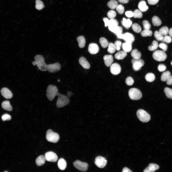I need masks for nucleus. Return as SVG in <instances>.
I'll use <instances>...</instances> for the list:
<instances>
[{"label": "nucleus", "mask_w": 172, "mask_h": 172, "mask_svg": "<svg viewBox=\"0 0 172 172\" xmlns=\"http://www.w3.org/2000/svg\"><path fill=\"white\" fill-rule=\"evenodd\" d=\"M116 12L113 10L109 11L107 13L108 17L110 19L114 18L116 16Z\"/></svg>", "instance_id": "obj_44"}, {"label": "nucleus", "mask_w": 172, "mask_h": 172, "mask_svg": "<svg viewBox=\"0 0 172 172\" xmlns=\"http://www.w3.org/2000/svg\"><path fill=\"white\" fill-rule=\"evenodd\" d=\"M159 0H147L148 4L150 5H154L156 4Z\"/></svg>", "instance_id": "obj_54"}, {"label": "nucleus", "mask_w": 172, "mask_h": 172, "mask_svg": "<svg viewBox=\"0 0 172 172\" xmlns=\"http://www.w3.org/2000/svg\"><path fill=\"white\" fill-rule=\"evenodd\" d=\"M73 164L76 168L80 171L85 172L88 169V165L87 163L79 160H77L74 161Z\"/></svg>", "instance_id": "obj_9"}, {"label": "nucleus", "mask_w": 172, "mask_h": 172, "mask_svg": "<svg viewBox=\"0 0 172 172\" xmlns=\"http://www.w3.org/2000/svg\"><path fill=\"white\" fill-rule=\"evenodd\" d=\"M35 8L38 10H40L44 7V5L43 2L40 0H37L35 1Z\"/></svg>", "instance_id": "obj_40"}, {"label": "nucleus", "mask_w": 172, "mask_h": 172, "mask_svg": "<svg viewBox=\"0 0 172 172\" xmlns=\"http://www.w3.org/2000/svg\"><path fill=\"white\" fill-rule=\"evenodd\" d=\"M116 8L117 11L119 14L122 15L124 13V6L122 5H118Z\"/></svg>", "instance_id": "obj_43"}, {"label": "nucleus", "mask_w": 172, "mask_h": 172, "mask_svg": "<svg viewBox=\"0 0 172 172\" xmlns=\"http://www.w3.org/2000/svg\"><path fill=\"white\" fill-rule=\"evenodd\" d=\"M122 28L121 26H118L117 28L114 33L117 36L122 33Z\"/></svg>", "instance_id": "obj_49"}, {"label": "nucleus", "mask_w": 172, "mask_h": 172, "mask_svg": "<svg viewBox=\"0 0 172 172\" xmlns=\"http://www.w3.org/2000/svg\"><path fill=\"white\" fill-rule=\"evenodd\" d=\"M103 20L104 22L105 27H106L108 26L109 23V20L108 18L104 17L103 18Z\"/></svg>", "instance_id": "obj_56"}, {"label": "nucleus", "mask_w": 172, "mask_h": 172, "mask_svg": "<svg viewBox=\"0 0 172 172\" xmlns=\"http://www.w3.org/2000/svg\"><path fill=\"white\" fill-rule=\"evenodd\" d=\"M132 28L134 32L137 33H140L141 31V27L137 23H134L132 25Z\"/></svg>", "instance_id": "obj_35"}, {"label": "nucleus", "mask_w": 172, "mask_h": 172, "mask_svg": "<svg viewBox=\"0 0 172 172\" xmlns=\"http://www.w3.org/2000/svg\"><path fill=\"white\" fill-rule=\"evenodd\" d=\"M129 98L133 100H138L140 99L142 96V93L138 89L133 88L129 89L128 92Z\"/></svg>", "instance_id": "obj_6"}, {"label": "nucleus", "mask_w": 172, "mask_h": 172, "mask_svg": "<svg viewBox=\"0 0 172 172\" xmlns=\"http://www.w3.org/2000/svg\"><path fill=\"white\" fill-rule=\"evenodd\" d=\"M61 68V65L58 62L47 64V70L50 73L58 72L60 70Z\"/></svg>", "instance_id": "obj_11"}, {"label": "nucleus", "mask_w": 172, "mask_h": 172, "mask_svg": "<svg viewBox=\"0 0 172 172\" xmlns=\"http://www.w3.org/2000/svg\"><path fill=\"white\" fill-rule=\"evenodd\" d=\"M159 168V166L157 165L152 163L149 164L148 167L145 169L144 172H153L158 169Z\"/></svg>", "instance_id": "obj_18"}, {"label": "nucleus", "mask_w": 172, "mask_h": 172, "mask_svg": "<svg viewBox=\"0 0 172 172\" xmlns=\"http://www.w3.org/2000/svg\"><path fill=\"white\" fill-rule=\"evenodd\" d=\"M11 118L9 115L5 114L3 115L1 117L2 120L5 121V120L8 121L10 120Z\"/></svg>", "instance_id": "obj_51"}, {"label": "nucleus", "mask_w": 172, "mask_h": 172, "mask_svg": "<svg viewBox=\"0 0 172 172\" xmlns=\"http://www.w3.org/2000/svg\"><path fill=\"white\" fill-rule=\"evenodd\" d=\"M122 46L123 50L127 53L130 52L132 49V43L125 42L122 44Z\"/></svg>", "instance_id": "obj_27"}, {"label": "nucleus", "mask_w": 172, "mask_h": 172, "mask_svg": "<svg viewBox=\"0 0 172 172\" xmlns=\"http://www.w3.org/2000/svg\"><path fill=\"white\" fill-rule=\"evenodd\" d=\"M168 33L170 36L172 37V28L169 30Z\"/></svg>", "instance_id": "obj_61"}, {"label": "nucleus", "mask_w": 172, "mask_h": 172, "mask_svg": "<svg viewBox=\"0 0 172 172\" xmlns=\"http://www.w3.org/2000/svg\"></svg>", "instance_id": "obj_64"}, {"label": "nucleus", "mask_w": 172, "mask_h": 172, "mask_svg": "<svg viewBox=\"0 0 172 172\" xmlns=\"http://www.w3.org/2000/svg\"><path fill=\"white\" fill-rule=\"evenodd\" d=\"M169 30L167 27L166 26H163L161 28L159 31L163 36L167 35L168 33Z\"/></svg>", "instance_id": "obj_38"}, {"label": "nucleus", "mask_w": 172, "mask_h": 172, "mask_svg": "<svg viewBox=\"0 0 172 172\" xmlns=\"http://www.w3.org/2000/svg\"><path fill=\"white\" fill-rule=\"evenodd\" d=\"M80 64L83 67L86 69H89L90 67V65L87 60L84 57H80L79 60Z\"/></svg>", "instance_id": "obj_19"}, {"label": "nucleus", "mask_w": 172, "mask_h": 172, "mask_svg": "<svg viewBox=\"0 0 172 172\" xmlns=\"http://www.w3.org/2000/svg\"><path fill=\"white\" fill-rule=\"evenodd\" d=\"M35 61L32 62L34 65H37L38 69L42 71H46L47 64L45 62L43 56L41 55H37L34 58Z\"/></svg>", "instance_id": "obj_1"}, {"label": "nucleus", "mask_w": 172, "mask_h": 172, "mask_svg": "<svg viewBox=\"0 0 172 172\" xmlns=\"http://www.w3.org/2000/svg\"><path fill=\"white\" fill-rule=\"evenodd\" d=\"M122 172H132V171H131L130 169H129L127 167H124L123 169V170L122 171Z\"/></svg>", "instance_id": "obj_58"}, {"label": "nucleus", "mask_w": 172, "mask_h": 172, "mask_svg": "<svg viewBox=\"0 0 172 172\" xmlns=\"http://www.w3.org/2000/svg\"><path fill=\"white\" fill-rule=\"evenodd\" d=\"M171 75V73L169 71H167L163 73L161 77V80L163 81H166Z\"/></svg>", "instance_id": "obj_31"}, {"label": "nucleus", "mask_w": 172, "mask_h": 172, "mask_svg": "<svg viewBox=\"0 0 172 172\" xmlns=\"http://www.w3.org/2000/svg\"><path fill=\"white\" fill-rule=\"evenodd\" d=\"M159 47L161 48L164 52H166L167 50L168 46L167 44L164 43H161L159 45Z\"/></svg>", "instance_id": "obj_52"}, {"label": "nucleus", "mask_w": 172, "mask_h": 172, "mask_svg": "<svg viewBox=\"0 0 172 172\" xmlns=\"http://www.w3.org/2000/svg\"><path fill=\"white\" fill-rule=\"evenodd\" d=\"M110 69L112 74L114 75H117L120 72L121 68L118 64L114 63L111 65Z\"/></svg>", "instance_id": "obj_13"}, {"label": "nucleus", "mask_w": 172, "mask_h": 172, "mask_svg": "<svg viewBox=\"0 0 172 172\" xmlns=\"http://www.w3.org/2000/svg\"><path fill=\"white\" fill-rule=\"evenodd\" d=\"M166 84L168 85H172V75H171L166 81Z\"/></svg>", "instance_id": "obj_57"}, {"label": "nucleus", "mask_w": 172, "mask_h": 172, "mask_svg": "<svg viewBox=\"0 0 172 172\" xmlns=\"http://www.w3.org/2000/svg\"><path fill=\"white\" fill-rule=\"evenodd\" d=\"M45 160V157L43 156L40 155L37 158L36 160V164L38 166H41L44 164Z\"/></svg>", "instance_id": "obj_25"}, {"label": "nucleus", "mask_w": 172, "mask_h": 172, "mask_svg": "<svg viewBox=\"0 0 172 172\" xmlns=\"http://www.w3.org/2000/svg\"><path fill=\"white\" fill-rule=\"evenodd\" d=\"M114 44L115 46L116 50L119 51L120 49L121 46V42L120 41L117 40L115 42Z\"/></svg>", "instance_id": "obj_48"}, {"label": "nucleus", "mask_w": 172, "mask_h": 172, "mask_svg": "<svg viewBox=\"0 0 172 172\" xmlns=\"http://www.w3.org/2000/svg\"><path fill=\"white\" fill-rule=\"evenodd\" d=\"M171 64L172 65V62H171Z\"/></svg>", "instance_id": "obj_63"}, {"label": "nucleus", "mask_w": 172, "mask_h": 172, "mask_svg": "<svg viewBox=\"0 0 172 172\" xmlns=\"http://www.w3.org/2000/svg\"><path fill=\"white\" fill-rule=\"evenodd\" d=\"M152 57L156 61L160 62L164 61L166 59L167 55L163 51L157 50L153 53Z\"/></svg>", "instance_id": "obj_7"}, {"label": "nucleus", "mask_w": 172, "mask_h": 172, "mask_svg": "<svg viewBox=\"0 0 172 172\" xmlns=\"http://www.w3.org/2000/svg\"><path fill=\"white\" fill-rule=\"evenodd\" d=\"M2 107L3 109L7 111H11L12 110V106L8 101L3 102L2 103Z\"/></svg>", "instance_id": "obj_26"}, {"label": "nucleus", "mask_w": 172, "mask_h": 172, "mask_svg": "<svg viewBox=\"0 0 172 172\" xmlns=\"http://www.w3.org/2000/svg\"><path fill=\"white\" fill-rule=\"evenodd\" d=\"M121 23L125 29H128L131 26L132 22L129 19H126L123 18L121 21Z\"/></svg>", "instance_id": "obj_21"}, {"label": "nucleus", "mask_w": 172, "mask_h": 172, "mask_svg": "<svg viewBox=\"0 0 172 172\" xmlns=\"http://www.w3.org/2000/svg\"><path fill=\"white\" fill-rule=\"evenodd\" d=\"M152 21L154 26H159L162 23L159 18L156 16H154L152 17Z\"/></svg>", "instance_id": "obj_28"}, {"label": "nucleus", "mask_w": 172, "mask_h": 172, "mask_svg": "<svg viewBox=\"0 0 172 172\" xmlns=\"http://www.w3.org/2000/svg\"><path fill=\"white\" fill-rule=\"evenodd\" d=\"M58 166L59 168L61 170H64L67 166L66 161L63 158H60L58 161Z\"/></svg>", "instance_id": "obj_22"}, {"label": "nucleus", "mask_w": 172, "mask_h": 172, "mask_svg": "<svg viewBox=\"0 0 172 172\" xmlns=\"http://www.w3.org/2000/svg\"><path fill=\"white\" fill-rule=\"evenodd\" d=\"M158 46V43L156 41L154 40L151 44L148 47L149 50L151 51H153L156 49Z\"/></svg>", "instance_id": "obj_32"}, {"label": "nucleus", "mask_w": 172, "mask_h": 172, "mask_svg": "<svg viewBox=\"0 0 172 172\" xmlns=\"http://www.w3.org/2000/svg\"><path fill=\"white\" fill-rule=\"evenodd\" d=\"M154 35L156 39L158 41H161L163 38V36L158 31H156L154 33Z\"/></svg>", "instance_id": "obj_42"}, {"label": "nucleus", "mask_w": 172, "mask_h": 172, "mask_svg": "<svg viewBox=\"0 0 172 172\" xmlns=\"http://www.w3.org/2000/svg\"><path fill=\"white\" fill-rule=\"evenodd\" d=\"M60 80L59 79L58 80V82H59L60 81Z\"/></svg>", "instance_id": "obj_62"}, {"label": "nucleus", "mask_w": 172, "mask_h": 172, "mask_svg": "<svg viewBox=\"0 0 172 172\" xmlns=\"http://www.w3.org/2000/svg\"><path fill=\"white\" fill-rule=\"evenodd\" d=\"M94 163L97 167L103 168L106 165L107 161L105 157L101 156H98L96 158Z\"/></svg>", "instance_id": "obj_10"}, {"label": "nucleus", "mask_w": 172, "mask_h": 172, "mask_svg": "<svg viewBox=\"0 0 172 172\" xmlns=\"http://www.w3.org/2000/svg\"><path fill=\"white\" fill-rule=\"evenodd\" d=\"M131 55L133 58L138 59L140 58L141 54L137 49H135L132 51L131 53Z\"/></svg>", "instance_id": "obj_30"}, {"label": "nucleus", "mask_w": 172, "mask_h": 172, "mask_svg": "<svg viewBox=\"0 0 172 172\" xmlns=\"http://www.w3.org/2000/svg\"><path fill=\"white\" fill-rule=\"evenodd\" d=\"M123 39L126 42L132 43L134 42L135 38L132 34L127 32L124 34Z\"/></svg>", "instance_id": "obj_16"}, {"label": "nucleus", "mask_w": 172, "mask_h": 172, "mask_svg": "<svg viewBox=\"0 0 172 172\" xmlns=\"http://www.w3.org/2000/svg\"><path fill=\"white\" fill-rule=\"evenodd\" d=\"M136 114L139 120L143 122H148L150 120V115L143 109L138 110Z\"/></svg>", "instance_id": "obj_4"}, {"label": "nucleus", "mask_w": 172, "mask_h": 172, "mask_svg": "<svg viewBox=\"0 0 172 172\" xmlns=\"http://www.w3.org/2000/svg\"><path fill=\"white\" fill-rule=\"evenodd\" d=\"M99 50V48L98 46L96 43H91L89 45L88 50L91 54H97Z\"/></svg>", "instance_id": "obj_14"}, {"label": "nucleus", "mask_w": 172, "mask_h": 172, "mask_svg": "<svg viewBox=\"0 0 172 172\" xmlns=\"http://www.w3.org/2000/svg\"><path fill=\"white\" fill-rule=\"evenodd\" d=\"M44 157L46 160L53 162H56L58 159L56 154L52 151L46 152L45 154Z\"/></svg>", "instance_id": "obj_12"}, {"label": "nucleus", "mask_w": 172, "mask_h": 172, "mask_svg": "<svg viewBox=\"0 0 172 172\" xmlns=\"http://www.w3.org/2000/svg\"><path fill=\"white\" fill-rule=\"evenodd\" d=\"M164 91L166 96L168 98L172 99V89L166 87L165 88Z\"/></svg>", "instance_id": "obj_36"}, {"label": "nucleus", "mask_w": 172, "mask_h": 172, "mask_svg": "<svg viewBox=\"0 0 172 172\" xmlns=\"http://www.w3.org/2000/svg\"><path fill=\"white\" fill-rule=\"evenodd\" d=\"M125 15L126 16L128 17H133V12L130 11H127L125 13Z\"/></svg>", "instance_id": "obj_55"}, {"label": "nucleus", "mask_w": 172, "mask_h": 172, "mask_svg": "<svg viewBox=\"0 0 172 172\" xmlns=\"http://www.w3.org/2000/svg\"><path fill=\"white\" fill-rule=\"evenodd\" d=\"M108 46L107 51L108 52L111 54H113L115 52L116 49L114 44L111 43H109Z\"/></svg>", "instance_id": "obj_37"}, {"label": "nucleus", "mask_w": 172, "mask_h": 172, "mask_svg": "<svg viewBox=\"0 0 172 172\" xmlns=\"http://www.w3.org/2000/svg\"><path fill=\"white\" fill-rule=\"evenodd\" d=\"M100 43L102 47L104 48H106L108 46V43L107 40L103 37H101L99 39Z\"/></svg>", "instance_id": "obj_34"}, {"label": "nucleus", "mask_w": 172, "mask_h": 172, "mask_svg": "<svg viewBox=\"0 0 172 172\" xmlns=\"http://www.w3.org/2000/svg\"><path fill=\"white\" fill-rule=\"evenodd\" d=\"M103 59L105 65L108 67L110 66L113 62V57L111 55H105L104 56Z\"/></svg>", "instance_id": "obj_17"}, {"label": "nucleus", "mask_w": 172, "mask_h": 172, "mask_svg": "<svg viewBox=\"0 0 172 172\" xmlns=\"http://www.w3.org/2000/svg\"><path fill=\"white\" fill-rule=\"evenodd\" d=\"M127 55V53L123 51H121L116 53L115 55V58L118 60L123 59Z\"/></svg>", "instance_id": "obj_23"}, {"label": "nucleus", "mask_w": 172, "mask_h": 172, "mask_svg": "<svg viewBox=\"0 0 172 172\" xmlns=\"http://www.w3.org/2000/svg\"><path fill=\"white\" fill-rule=\"evenodd\" d=\"M144 30H150L151 28L149 22L146 20L143 21L142 22Z\"/></svg>", "instance_id": "obj_45"}, {"label": "nucleus", "mask_w": 172, "mask_h": 172, "mask_svg": "<svg viewBox=\"0 0 172 172\" xmlns=\"http://www.w3.org/2000/svg\"><path fill=\"white\" fill-rule=\"evenodd\" d=\"M57 96L58 98L56 105L58 108H60L64 107L69 103V99L66 96L59 93Z\"/></svg>", "instance_id": "obj_3"}, {"label": "nucleus", "mask_w": 172, "mask_h": 172, "mask_svg": "<svg viewBox=\"0 0 172 172\" xmlns=\"http://www.w3.org/2000/svg\"><path fill=\"white\" fill-rule=\"evenodd\" d=\"M118 3L116 0H111L107 4L108 6L112 10L115 9L118 5Z\"/></svg>", "instance_id": "obj_29"}, {"label": "nucleus", "mask_w": 172, "mask_h": 172, "mask_svg": "<svg viewBox=\"0 0 172 172\" xmlns=\"http://www.w3.org/2000/svg\"><path fill=\"white\" fill-rule=\"evenodd\" d=\"M155 75L152 73H149L146 74L145 78L148 82H151L155 79Z\"/></svg>", "instance_id": "obj_33"}, {"label": "nucleus", "mask_w": 172, "mask_h": 172, "mask_svg": "<svg viewBox=\"0 0 172 172\" xmlns=\"http://www.w3.org/2000/svg\"><path fill=\"white\" fill-rule=\"evenodd\" d=\"M46 138L49 142L56 143L59 141V137L58 134L54 132L51 129H49L46 132Z\"/></svg>", "instance_id": "obj_5"}, {"label": "nucleus", "mask_w": 172, "mask_h": 172, "mask_svg": "<svg viewBox=\"0 0 172 172\" xmlns=\"http://www.w3.org/2000/svg\"><path fill=\"white\" fill-rule=\"evenodd\" d=\"M118 21L115 19H111L109 20V25L118 26Z\"/></svg>", "instance_id": "obj_50"}, {"label": "nucleus", "mask_w": 172, "mask_h": 172, "mask_svg": "<svg viewBox=\"0 0 172 172\" xmlns=\"http://www.w3.org/2000/svg\"><path fill=\"white\" fill-rule=\"evenodd\" d=\"M166 66L163 64H159L158 67V70L160 72L164 71L166 70Z\"/></svg>", "instance_id": "obj_53"}, {"label": "nucleus", "mask_w": 172, "mask_h": 172, "mask_svg": "<svg viewBox=\"0 0 172 172\" xmlns=\"http://www.w3.org/2000/svg\"><path fill=\"white\" fill-rule=\"evenodd\" d=\"M77 40L78 42V45L81 48H84L85 45L86 40L83 36H79L77 38Z\"/></svg>", "instance_id": "obj_24"}, {"label": "nucleus", "mask_w": 172, "mask_h": 172, "mask_svg": "<svg viewBox=\"0 0 172 172\" xmlns=\"http://www.w3.org/2000/svg\"><path fill=\"white\" fill-rule=\"evenodd\" d=\"M0 92L2 96L6 99H11L13 96L11 91L6 88H2Z\"/></svg>", "instance_id": "obj_15"}, {"label": "nucleus", "mask_w": 172, "mask_h": 172, "mask_svg": "<svg viewBox=\"0 0 172 172\" xmlns=\"http://www.w3.org/2000/svg\"><path fill=\"white\" fill-rule=\"evenodd\" d=\"M134 70L135 71L140 70L141 67L143 66L145 64L144 60L140 58L138 59L133 58L131 61Z\"/></svg>", "instance_id": "obj_8"}, {"label": "nucleus", "mask_w": 172, "mask_h": 172, "mask_svg": "<svg viewBox=\"0 0 172 172\" xmlns=\"http://www.w3.org/2000/svg\"><path fill=\"white\" fill-rule=\"evenodd\" d=\"M133 17L135 18H142L143 15L141 11L138 9L135 10L133 12Z\"/></svg>", "instance_id": "obj_41"}, {"label": "nucleus", "mask_w": 172, "mask_h": 172, "mask_svg": "<svg viewBox=\"0 0 172 172\" xmlns=\"http://www.w3.org/2000/svg\"><path fill=\"white\" fill-rule=\"evenodd\" d=\"M118 1L121 3L126 4L128 3L129 0H118Z\"/></svg>", "instance_id": "obj_59"}, {"label": "nucleus", "mask_w": 172, "mask_h": 172, "mask_svg": "<svg viewBox=\"0 0 172 172\" xmlns=\"http://www.w3.org/2000/svg\"><path fill=\"white\" fill-rule=\"evenodd\" d=\"M161 41L163 43L165 42L167 43H170L171 42L172 39L171 36L166 35L163 37Z\"/></svg>", "instance_id": "obj_46"}, {"label": "nucleus", "mask_w": 172, "mask_h": 172, "mask_svg": "<svg viewBox=\"0 0 172 172\" xmlns=\"http://www.w3.org/2000/svg\"><path fill=\"white\" fill-rule=\"evenodd\" d=\"M152 34V31L150 30H144L141 33V36L143 37L151 36Z\"/></svg>", "instance_id": "obj_39"}, {"label": "nucleus", "mask_w": 172, "mask_h": 172, "mask_svg": "<svg viewBox=\"0 0 172 172\" xmlns=\"http://www.w3.org/2000/svg\"><path fill=\"white\" fill-rule=\"evenodd\" d=\"M125 82L128 85L131 86L133 84L134 80L131 77H128L126 78Z\"/></svg>", "instance_id": "obj_47"}, {"label": "nucleus", "mask_w": 172, "mask_h": 172, "mask_svg": "<svg viewBox=\"0 0 172 172\" xmlns=\"http://www.w3.org/2000/svg\"><path fill=\"white\" fill-rule=\"evenodd\" d=\"M59 93L57 87L53 85H49L48 87L46 96L49 101H51L56 96H57Z\"/></svg>", "instance_id": "obj_2"}, {"label": "nucleus", "mask_w": 172, "mask_h": 172, "mask_svg": "<svg viewBox=\"0 0 172 172\" xmlns=\"http://www.w3.org/2000/svg\"><path fill=\"white\" fill-rule=\"evenodd\" d=\"M138 7L140 10L142 12L146 11L148 9V7L146 5L145 1L144 0H142L139 2Z\"/></svg>", "instance_id": "obj_20"}, {"label": "nucleus", "mask_w": 172, "mask_h": 172, "mask_svg": "<svg viewBox=\"0 0 172 172\" xmlns=\"http://www.w3.org/2000/svg\"><path fill=\"white\" fill-rule=\"evenodd\" d=\"M124 34L121 33L117 36V38L119 39H123Z\"/></svg>", "instance_id": "obj_60"}]
</instances>
